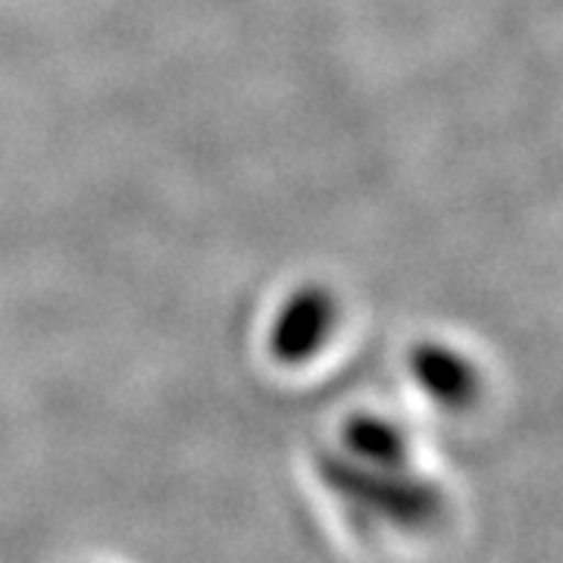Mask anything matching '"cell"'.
Instances as JSON below:
<instances>
[{"mask_svg": "<svg viewBox=\"0 0 563 563\" xmlns=\"http://www.w3.org/2000/svg\"><path fill=\"white\" fill-rule=\"evenodd\" d=\"M317 476L342 507L385 529L422 532L444 514L442 488L410 466H369L339 448H325L317 454Z\"/></svg>", "mask_w": 563, "mask_h": 563, "instance_id": "6da1fadb", "label": "cell"}, {"mask_svg": "<svg viewBox=\"0 0 563 563\" xmlns=\"http://www.w3.org/2000/svg\"><path fill=\"white\" fill-rule=\"evenodd\" d=\"M335 448L344 451L351 461L369 463V466H385V470L410 466V439L404 426L379 413H354L351 420H344Z\"/></svg>", "mask_w": 563, "mask_h": 563, "instance_id": "277c9868", "label": "cell"}, {"mask_svg": "<svg viewBox=\"0 0 563 563\" xmlns=\"http://www.w3.org/2000/svg\"><path fill=\"white\" fill-rule=\"evenodd\" d=\"M339 325V298L325 285H301L288 295L269 325V354L279 363H307Z\"/></svg>", "mask_w": 563, "mask_h": 563, "instance_id": "7a4b0ae2", "label": "cell"}, {"mask_svg": "<svg viewBox=\"0 0 563 563\" xmlns=\"http://www.w3.org/2000/svg\"><path fill=\"white\" fill-rule=\"evenodd\" d=\"M407 363L422 395L444 410H466L483 391V376L473 361L442 342L413 344Z\"/></svg>", "mask_w": 563, "mask_h": 563, "instance_id": "3957f363", "label": "cell"}]
</instances>
